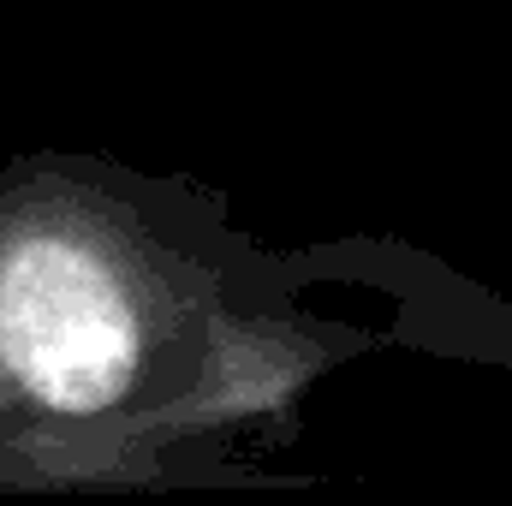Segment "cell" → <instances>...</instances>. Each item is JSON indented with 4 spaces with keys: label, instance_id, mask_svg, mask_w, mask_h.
Segmentation results:
<instances>
[{
    "label": "cell",
    "instance_id": "obj_1",
    "mask_svg": "<svg viewBox=\"0 0 512 506\" xmlns=\"http://www.w3.org/2000/svg\"><path fill=\"white\" fill-rule=\"evenodd\" d=\"M0 370L42 411L120 405L143 370V304L126 268L78 233H24L0 256Z\"/></svg>",
    "mask_w": 512,
    "mask_h": 506
}]
</instances>
